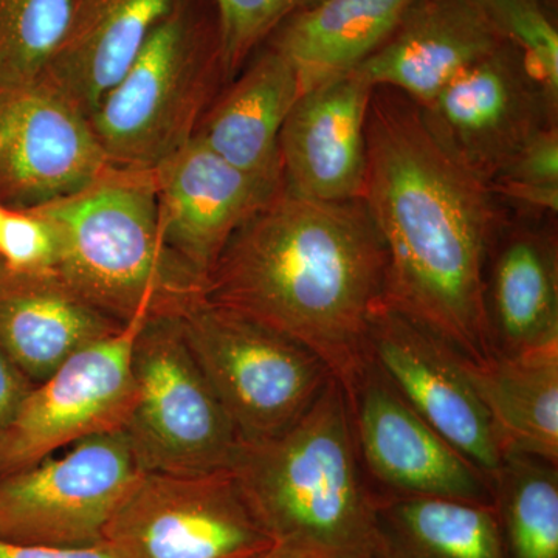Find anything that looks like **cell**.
<instances>
[{"mask_svg": "<svg viewBox=\"0 0 558 558\" xmlns=\"http://www.w3.org/2000/svg\"><path fill=\"white\" fill-rule=\"evenodd\" d=\"M360 201L387 256L384 303L462 357H490L486 269L505 222L499 201L439 148L416 102L389 87L371 97Z\"/></svg>", "mask_w": 558, "mask_h": 558, "instance_id": "cell-1", "label": "cell"}, {"mask_svg": "<svg viewBox=\"0 0 558 558\" xmlns=\"http://www.w3.org/2000/svg\"><path fill=\"white\" fill-rule=\"evenodd\" d=\"M387 256L363 202L279 191L230 238L207 300L310 349L340 384L369 357Z\"/></svg>", "mask_w": 558, "mask_h": 558, "instance_id": "cell-2", "label": "cell"}, {"mask_svg": "<svg viewBox=\"0 0 558 558\" xmlns=\"http://www.w3.org/2000/svg\"><path fill=\"white\" fill-rule=\"evenodd\" d=\"M230 472L274 542L328 558L371 556L374 497L336 377L288 428L240 440Z\"/></svg>", "mask_w": 558, "mask_h": 558, "instance_id": "cell-3", "label": "cell"}, {"mask_svg": "<svg viewBox=\"0 0 558 558\" xmlns=\"http://www.w3.org/2000/svg\"><path fill=\"white\" fill-rule=\"evenodd\" d=\"M33 209L57 230L54 274L121 325L175 317L207 299V278L165 241L153 171L108 167L83 190Z\"/></svg>", "mask_w": 558, "mask_h": 558, "instance_id": "cell-4", "label": "cell"}, {"mask_svg": "<svg viewBox=\"0 0 558 558\" xmlns=\"http://www.w3.org/2000/svg\"><path fill=\"white\" fill-rule=\"evenodd\" d=\"M222 84L215 0H178L89 117L109 167H159L194 137Z\"/></svg>", "mask_w": 558, "mask_h": 558, "instance_id": "cell-5", "label": "cell"}, {"mask_svg": "<svg viewBox=\"0 0 558 558\" xmlns=\"http://www.w3.org/2000/svg\"><path fill=\"white\" fill-rule=\"evenodd\" d=\"M131 368L135 403L123 433L143 472L230 470L240 436L190 351L178 315L143 323Z\"/></svg>", "mask_w": 558, "mask_h": 558, "instance_id": "cell-6", "label": "cell"}, {"mask_svg": "<svg viewBox=\"0 0 558 558\" xmlns=\"http://www.w3.org/2000/svg\"><path fill=\"white\" fill-rule=\"evenodd\" d=\"M178 317L240 440L288 428L332 377L310 349L207 299Z\"/></svg>", "mask_w": 558, "mask_h": 558, "instance_id": "cell-7", "label": "cell"}, {"mask_svg": "<svg viewBox=\"0 0 558 558\" xmlns=\"http://www.w3.org/2000/svg\"><path fill=\"white\" fill-rule=\"evenodd\" d=\"M102 545L117 558H253L275 545L230 470L143 472L121 499Z\"/></svg>", "mask_w": 558, "mask_h": 558, "instance_id": "cell-8", "label": "cell"}, {"mask_svg": "<svg viewBox=\"0 0 558 558\" xmlns=\"http://www.w3.org/2000/svg\"><path fill=\"white\" fill-rule=\"evenodd\" d=\"M142 473L120 429L80 440L64 457L0 475V539L47 548L100 546L106 524Z\"/></svg>", "mask_w": 558, "mask_h": 558, "instance_id": "cell-9", "label": "cell"}, {"mask_svg": "<svg viewBox=\"0 0 558 558\" xmlns=\"http://www.w3.org/2000/svg\"><path fill=\"white\" fill-rule=\"evenodd\" d=\"M418 109L439 148L488 189L529 140L557 123L558 98L506 43Z\"/></svg>", "mask_w": 558, "mask_h": 558, "instance_id": "cell-10", "label": "cell"}, {"mask_svg": "<svg viewBox=\"0 0 558 558\" xmlns=\"http://www.w3.org/2000/svg\"><path fill=\"white\" fill-rule=\"evenodd\" d=\"M360 462L373 497H428L494 506V487L400 396L371 355L344 381Z\"/></svg>", "mask_w": 558, "mask_h": 558, "instance_id": "cell-11", "label": "cell"}, {"mask_svg": "<svg viewBox=\"0 0 558 558\" xmlns=\"http://www.w3.org/2000/svg\"><path fill=\"white\" fill-rule=\"evenodd\" d=\"M145 322L134 319L80 349L33 385L0 428V475L32 468L90 436L123 429L135 403L132 347Z\"/></svg>", "mask_w": 558, "mask_h": 558, "instance_id": "cell-12", "label": "cell"}, {"mask_svg": "<svg viewBox=\"0 0 558 558\" xmlns=\"http://www.w3.org/2000/svg\"><path fill=\"white\" fill-rule=\"evenodd\" d=\"M368 349L373 362L418 416L492 481L505 453L465 357L384 301L369 318Z\"/></svg>", "mask_w": 558, "mask_h": 558, "instance_id": "cell-13", "label": "cell"}, {"mask_svg": "<svg viewBox=\"0 0 558 558\" xmlns=\"http://www.w3.org/2000/svg\"><path fill=\"white\" fill-rule=\"evenodd\" d=\"M89 120L43 81L0 89V205L33 209L108 168Z\"/></svg>", "mask_w": 558, "mask_h": 558, "instance_id": "cell-14", "label": "cell"}, {"mask_svg": "<svg viewBox=\"0 0 558 558\" xmlns=\"http://www.w3.org/2000/svg\"><path fill=\"white\" fill-rule=\"evenodd\" d=\"M153 174L165 241L205 278L242 223L282 190L238 170L197 137Z\"/></svg>", "mask_w": 558, "mask_h": 558, "instance_id": "cell-15", "label": "cell"}, {"mask_svg": "<svg viewBox=\"0 0 558 558\" xmlns=\"http://www.w3.org/2000/svg\"><path fill=\"white\" fill-rule=\"evenodd\" d=\"M373 92L354 70L300 95L279 134L286 193L323 202L362 197Z\"/></svg>", "mask_w": 558, "mask_h": 558, "instance_id": "cell-16", "label": "cell"}, {"mask_svg": "<svg viewBox=\"0 0 558 558\" xmlns=\"http://www.w3.org/2000/svg\"><path fill=\"white\" fill-rule=\"evenodd\" d=\"M506 44L473 0H413L398 27L355 72L417 106Z\"/></svg>", "mask_w": 558, "mask_h": 558, "instance_id": "cell-17", "label": "cell"}, {"mask_svg": "<svg viewBox=\"0 0 558 558\" xmlns=\"http://www.w3.org/2000/svg\"><path fill=\"white\" fill-rule=\"evenodd\" d=\"M543 219L499 227L486 269L492 349L519 354L558 344V244Z\"/></svg>", "mask_w": 558, "mask_h": 558, "instance_id": "cell-18", "label": "cell"}, {"mask_svg": "<svg viewBox=\"0 0 558 558\" xmlns=\"http://www.w3.org/2000/svg\"><path fill=\"white\" fill-rule=\"evenodd\" d=\"M175 2L69 0L64 33L39 81L89 120Z\"/></svg>", "mask_w": 558, "mask_h": 558, "instance_id": "cell-19", "label": "cell"}, {"mask_svg": "<svg viewBox=\"0 0 558 558\" xmlns=\"http://www.w3.org/2000/svg\"><path fill=\"white\" fill-rule=\"evenodd\" d=\"M124 326L81 299L57 274H16L0 266V348L32 385Z\"/></svg>", "mask_w": 558, "mask_h": 558, "instance_id": "cell-20", "label": "cell"}, {"mask_svg": "<svg viewBox=\"0 0 558 558\" xmlns=\"http://www.w3.org/2000/svg\"><path fill=\"white\" fill-rule=\"evenodd\" d=\"M300 95L295 70L264 44L209 105L194 137L238 170L282 186L279 134Z\"/></svg>", "mask_w": 558, "mask_h": 558, "instance_id": "cell-21", "label": "cell"}, {"mask_svg": "<svg viewBox=\"0 0 558 558\" xmlns=\"http://www.w3.org/2000/svg\"><path fill=\"white\" fill-rule=\"evenodd\" d=\"M413 0H315L290 16L267 46L295 70L300 94L357 70L384 46Z\"/></svg>", "mask_w": 558, "mask_h": 558, "instance_id": "cell-22", "label": "cell"}, {"mask_svg": "<svg viewBox=\"0 0 558 558\" xmlns=\"http://www.w3.org/2000/svg\"><path fill=\"white\" fill-rule=\"evenodd\" d=\"M502 453L558 464V344L519 354L465 359Z\"/></svg>", "mask_w": 558, "mask_h": 558, "instance_id": "cell-23", "label": "cell"}, {"mask_svg": "<svg viewBox=\"0 0 558 558\" xmlns=\"http://www.w3.org/2000/svg\"><path fill=\"white\" fill-rule=\"evenodd\" d=\"M371 558H508L494 506L374 497Z\"/></svg>", "mask_w": 558, "mask_h": 558, "instance_id": "cell-24", "label": "cell"}, {"mask_svg": "<svg viewBox=\"0 0 558 558\" xmlns=\"http://www.w3.org/2000/svg\"><path fill=\"white\" fill-rule=\"evenodd\" d=\"M494 510L508 558H558V468L506 453L492 476Z\"/></svg>", "mask_w": 558, "mask_h": 558, "instance_id": "cell-25", "label": "cell"}, {"mask_svg": "<svg viewBox=\"0 0 558 558\" xmlns=\"http://www.w3.org/2000/svg\"><path fill=\"white\" fill-rule=\"evenodd\" d=\"M68 14L69 0H0V89L39 80Z\"/></svg>", "mask_w": 558, "mask_h": 558, "instance_id": "cell-26", "label": "cell"}, {"mask_svg": "<svg viewBox=\"0 0 558 558\" xmlns=\"http://www.w3.org/2000/svg\"><path fill=\"white\" fill-rule=\"evenodd\" d=\"M488 190L498 201L523 209L521 216L553 219L558 211V123L529 140Z\"/></svg>", "mask_w": 558, "mask_h": 558, "instance_id": "cell-27", "label": "cell"}, {"mask_svg": "<svg viewBox=\"0 0 558 558\" xmlns=\"http://www.w3.org/2000/svg\"><path fill=\"white\" fill-rule=\"evenodd\" d=\"M495 31L519 49L558 98V31L539 0H473Z\"/></svg>", "mask_w": 558, "mask_h": 558, "instance_id": "cell-28", "label": "cell"}, {"mask_svg": "<svg viewBox=\"0 0 558 558\" xmlns=\"http://www.w3.org/2000/svg\"><path fill=\"white\" fill-rule=\"evenodd\" d=\"M315 0H215L227 84L293 14Z\"/></svg>", "mask_w": 558, "mask_h": 558, "instance_id": "cell-29", "label": "cell"}, {"mask_svg": "<svg viewBox=\"0 0 558 558\" xmlns=\"http://www.w3.org/2000/svg\"><path fill=\"white\" fill-rule=\"evenodd\" d=\"M60 240L49 220L35 209L0 211V266L16 274H54Z\"/></svg>", "mask_w": 558, "mask_h": 558, "instance_id": "cell-30", "label": "cell"}, {"mask_svg": "<svg viewBox=\"0 0 558 558\" xmlns=\"http://www.w3.org/2000/svg\"><path fill=\"white\" fill-rule=\"evenodd\" d=\"M32 387L0 348V428L10 421Z\"/></svg>", "mask_w": 558, "mask_h": 558, "instance_id": "cell-31", "label": "cell"}, {"mask_svg": "<svg viewBox=\"0 0 558 558\" xmlns=\"http://www.w3.org/2000/svg\"><path fill=\"white\" fill-rule=\"evenodd\" d=\"M0 558H117L105 545L94 548L64 549L21 545L0 539Z\"/></svg>", "mask_w": 558, "mask_h": 558, "instance_id": "cell-32", "label": "cell"}, {"mask_svg": "<svg viewBox=\"0 0 558 558\" xmlns=\"http://www.w3.org/2000/svg\"><path fill=\"white\" fill-rule=\"evenodd\" d=\"M253 558H328L318 550L306 546L293 545V543L275 542L271 548L264 550Z\"/></svg>", "mask_w": 558, "mask_h": 558, "instance_id": "cell-33", "label": "cell"}, {"mask_svg": "<svg viewBox=\"0 0 558 558\" xmlns=\"http://www.w3.org/2000/svg\"><path fill=\"white\" fill-rule=\"evenodd\" d=\"M349 558H371V556L349 557Z\"/></svg>", "mask_w": 558, "mask_h": 558, "instance_id": "cell-34", "label": "cell"}, {"mask_svg": "<svg viewBox=\"0 0 558 558\" xmlns=\"http://www.w3.org/2000/svg\"><path fill=\"white\" fill-rule=\"evenodd\" d=\"M2 208H3L2 205H0V211H2Z\"/></svg>", "mask_w": 558, "mask_h": 558, "instance_id": "cell-35", "label": "cell"}]
</instances>
